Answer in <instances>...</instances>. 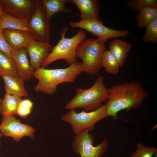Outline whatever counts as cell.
Returning <instances> with one entry per match:
<instances>
[{
	"label": "cell",
	"instance_id": "1",
	"mask_svg": "<svg viewBox=\"0 0 157 157\" xmlns=\"http://www.w3.org/2000/svg\"><path fill=\"white\" fill-rule=\"evenodd\" d=\"M108 89L106 112L108 116L115 119L118 113L122 110L139 107L148 95L147 91L138 82L115 84Z\"/></svg>",
	"mask_w": 157,
	"mask_h": 157
},
{
	"label": "cell",
	"instance_id": "2",
	"mask_svg": "<svg viewBox=\"0 0 157 157\" xmlns=\"http://www.w3.org/2000/svg\"><path fill=\"white\" fill-rule=\"evenodd\" d=\"M82 72L81 63L78 61L64 68L47 69L40 67L35 70L33 74L38 80L35 90L52 94L56 92L59 84L73 83Z\"/></svg>",
	"mask_w": 157,
	"mask_h": 157
},
{
	"label": "cell",
	"instance_id": "3",
	"mask_svg": "<svg viewBox=\"0 0 157 157\" xmlns=\"http://www.w3.org/2000/svg\"><path fill=\"white\" fill-rule=\"evenodd\" d=\"M76 92V95L66 105V109L81 108L86 112L93 111L100 108L108 97V89L101 75L98 76L91 87L87 89L77 88Z\"/></svg>",
	"mask_w": 157,
	"mask_h": 157
},
{
	"label": "cell",
	"instance_id": "4",
	"mask_svg": "<svg viewBox=\"0 0 157 157\" xmlns=\"http://www.w3.org/2000/svg\"><path fill=\"white\" fill-rule=\"evenodd\" d=\"M68 30V27H65L61 30L60 40L56 45L53 47L51 51L42 63L41 67L45 68L59 60H64L69 65L76 61L77 49L86 39V34L83 30L80 29L72 37L67 38L65 37V35Z\"/></svg>",
	"mask_w": 157,
	"mask_h": 157
},
{
	"label": "cell",
	"instance_id": "5",
	"mask_svg": "<svg viewBox=\"0 0 157 157\" xmlns=\"http://www.w3.org/2000/svg\"><path fill=\"white\" fill-rule=\"evenodd\" d=\"M105 42L98 38H89L85 39L79 45L76 56L77 58L82 61L83 72L98 75L102 67V57L106 50Z\"/></svg>",
	"mask_w": 157,
	"mask_h": 157
},
{
	"label": "cell",
	"instance_id": "6",
	"mask_svg": "<svg viewBox=\"0 0 157 157\" xmlns=\"http://www.w3.org/2000/svg\"><path fill=\"white\" fill-rule=\"evenodd\" d=\"M108 116L105 104L90 112L83 110L77 113L75 109L70 110L62 116L61 119L70 124L76 135L85 130H93L97 123Z\"/></svg>",
	"mask_w": 157,
	"mask_h": 157
},
{
	"label": "cell",
	"instance_id": "7",
	"mask_svg": "<svg viewBox=\"0 0 157 157\" xmlns=\"http://www.w3.org/2000/svg\"><path fill=\"white\" fill-rule=\"evenodd\" d=\"M31 32L35 40L49 42L50 24L42 6L40 0H36L34 11L28 22Z\"/></svg>",
	"mask_w": 157,
	"mask_h": 157
},
{
	"label": "cell",
	"instance_id": "8",
	"mask_svg": "<svg viewBox=\"0 0 157 157\" xmlns=\"http://www.w3.org/2000/svg\"><path fill=\"white\" fill-rule=\"evenodd\" d=\"M70 25L72 28H79L84 29L105 42L112 38H124L128 35L129 31L117 30L105 26L100 19H81L78 22H71Z\"/></svg>",
	"mask_w": 157,
	"mask_h": 157
},
{
	"label": "cell",
	"instance_id": "9",
	"mask_svg": "<svg viewBox=\"0 0 157 157\" xmlns=\"http://www.w3.org/2000/svg\"><path fill=\"white\" fill-rule=\"evenodd\" d=\"M85 130L76 135L72 143L74 151L81 155V157H99L104 153L108 146L107 139L103 140L96 146L93 145V135Z\"/></svg>",
	"mask_w": 157,
	"mask_h": 157
},
{
	"label": "cell",
	"instance_id": "10",
	"mask_svg": "<svg viewBox=\"0 0 157 157\" xmlns=\"http://www.w3.org/2000/svg\"><path fill=\"white\" fill-rule=\"evenodd\" d=\"M0 124V132L5 137L12 138L18 142L24 136L34 138L35 129L27 124L22 123L14 115L3 116Z\"/></svg>",
	"mask_w": 157,
	"mask_h": 157
},
{
	"label": "cell",
	"instance_id": "11",
	"mask_svg": "<svg viewBox=\"0 0 157 157\" xmlns=\"http://www.w3.org/2000/svg\"><path fill=\"white\" fill-rule=\"evenodd\" d=\"M5 12L28 22L34 11L35 0H0Z\"/></svg>",
	"mask_w": 157,
	"mask_h": 157
},
{
	"label": "cell",
	"instance_id": "12",
	"mask_svg": "<svg viewBox=\"0 0 157 157\" xmlns=\"http://www.w3.org/2000/svg\"><path fill=\"white\" fill-rule=\"evenodd\" d=\"M49 42L33 39L26 48L30 58V64L34 70L41 67V65L47 57L52 47Z\"/></svg>",
	"mask_w": 157,
	"mask_h": 157
},
{
	"label": "cell",
	"instance_id": "13",
	"mask_svg": "<svg viewBox=\"0 0 157 157\" xmlns=\"http://www.w3.org/2000/svg\"><path fill=\"white\" fill-rule=\"evenodd\" d=\"M28 55L26 48L13 49L11 54L16 64L18 76L25 81H28L32 78L35 71L29 63Z\"/></svg>",
	"mask_w": 157,
	"mask_h": 157
},
{
	"label": "cell",
	"instance_id": "14",
	"mask_svg": "<svg viewBox=\"0 0 157 157\" xmlns=\"http://www.w3.org/2000/svg\"><path fill=\"white\" fill-rule=\"evenodd\" d=\"M2 31L6 42L13 49L26 48L34 39L29 32L25 31L10 28Z\"/></svg>",
	"mask_w": 157,
	"mask_h": 157
},
{
	"label": "cell",
	"instance_id": "15",
	"mask_svg": "<svg viewBox=\"0 0 157 157\" xmlns=\"http://www.w3.org/2000/svg\"><path fill=\"white\" fill-rule=\"evenodd\" d=\"M79 9L81 19H100L101 3L98 0H70Z\"/></svg>",
	"mask_w": 157,
	"mask_h": 157
},
{
	"label": "cell",
	"instance_id": "16",
	"mask_svg": "<svg viewBox=\"0 0 157 157\" xmlns=\"http://www.w3.org/2000/svg\"><path fill=\"white\" fill-rule=\"evenodd\" d=\"M4 84L6 93L22 97H27L25 81L19 76L5 75L1 76Z\"/></svg>",
	"mask_w": 157,
	"mask_h": 157
},
{
	"label": "cell",
	"instance_id": "17",
	"mask_svg": "<svg viewBox=\"0 0 157 157\" xmlns=\"http://www.w3.org/2000/svg\"><path fill=\"white\" fill-rule=\"evenodd\" d=\"M131 47L129 43L115 38L109 43L108 50L116 59L121 67L124 65Z\"/></svg>",
	"mask_w": 157,
	"mask_h": 157
},
{
	"label": "cell",
	"instance_id": "18",
	"mask_svg": "<svg viewBox=\"0 0 157 157\" xmlns=\"http://www.w3.org/2000/svg\"><path fill=\"white\" fill-rule=\"evenodd\" d=\"M48 20L49 21L55 14L59 12L73 13L71 10L66 9L65 5L70 0H40Z\"/></svg>",
	"mask_w": 157,
	"mask_h": 157
},
{
	"label": "cell",
	"instance_id": "19",
	"mask_svg": "<svg viewBox=\"0 0 157 157\" xmlns=\"http://www.w3.org/2000/svg\"><path fill=\"white\" fill-rule=\"evenodd\" d=\"M5 28L19 30L28 32L30 33L31 32L27 22L5 12L0 21V30H2Z\"/></svg>",
	"mask_w": 157,
	"mask_h": 157
},
{
	"label": "cell",
	"instance_id": "20",
	"mask_svg": "<svg viewBox=\"0 0 157 157\" xmlns=\"http://www.w3.org/2000/svg\"><path fill=\"white\" fill-rule=\"evenodd\" d=\"M22 100L21 97L6 93L1 103L0 113L2 116L17 114L18 108Z\"/></svg>",
	"mask_w": 157,
	"mask_h": 157
},
{
	"label": "cell",
	"instance_id": "21",
	"mask_svg": "<svg viewBox=\"0 0 157 157\" xmlns=\"http://www.w3.org/2000/svg\"><path fill=\"white\" fill-rule=\"evenodd\" d=\"M18 76L14 60L0 51V76L5 75Z\"/></svg>",
	"mask_w": 157,
	"mask_h": 157
},
{
	"label": "cell",
	"instance_id": "22",
	"mask_svg": "<svg viewBox=\"0 0 157 157\" xmlns=\"http://www.w3.org/2000/svg\"><path fill=\"white\" fill-rule=\"evenodd\" d=\"M157 19V8L149 7L141 10L136 17L137 26L143 28L149 24Z\"/></svg>",
	"mask_w": 157,
	"mask_h": 157
},
{
	"label": "cell",
	"instance_id": "23",
	"mask_svg": "<svg viewBox=\"0 0 157 157\" xmlns=\"http://www.w3.org/2000/svg\"><path fill=\"white\" fill-rule=\"evenodd\" d=\"M101 64L105 71L113 75H117L120 67L117 61L109 50H106L101 58Z\"/></svg>",
	"mask_w": 157,
	"mask_h": 157
},
{
	"label": "cell",
	"instance_id": "24",
	"mask_svg": "<svg viewBox=\"0 0 157 157\" xmlns=\"http://www.w3.org/2000/svg\"><path fill=\"white\" fill-rule=\"evenodd\" d=\"M126 5L131 10L140 12L142 9L149 7L157 8V0H130Z\"/></svg>",
	"mask_w": 157,
	"mask_h": 157
},
{
	"label": "cell",
	"instance_id": "25",
	"mask_svg": "<svg viewBox=\"0 0 157 157\" xmlns=\"http://www.w3.org/2000/svg\"><path fill=\"white\" fill-rule=\"evenodd\" d=\"M145 33L142 38L145 42L156 43L157 42V19L148 24L146 26Z\"/></svg>",
	"mask_w": 157,
	"mask_h": 157
},
{
	"label": "cell",
	"instance_id": "26",
	"mask_svg": "<svg viewBox=\"0 0 157 157\" xmlns=\"http://www.w3.org/2000/svg\"><path fill=\"white\" fill-rule=\"evenodd\" d=\"M157 152V149L154 147H147L140 142L137 144L136 150L131 154L130 157H152Z\"/></svg>",
	"mask_w": 157,
	"mask_h": 157
},
{
	"label": "cell",
	"instance_id": "27",
	"mask_svg": "<svg viewBox=\"0 0 157 157\" xmlns=\"http://www.w3.org/2000/svg\"><path fill=\"white\" fill-rule=\"evenodd\" d=\"M33 106V102L30 100H22L18 108L17 115L25 118L31 113Z\"/></svg>",
	"mask_w": 157,
	"mask_h": 157
},
{
	"label": "cell",
	"instance_id": "28",
	"mask_svg": "<svg viewBox=\"0 0 157 157\" xmlns=\"http://www.w3.org/2000/svg\"><path fill=\"white\" fill-rule=\"evenodd\" d=\"M13 49L9 45L3 36L2 30H0V51H2L10 57Z\"/></svg>",
	"mask_w": 157,
	"mask_h": 157
},
{
	"label": "cell",
	"instance_id": "29",
	"mask_svg": "<svg viewBox=\"0 0 157 157\" xmlns=\"http://www.w3.org/2000/svg\"><path fill=\"white\" fill-rule=\"evenodd\" d=\"M5 12L0 1V21L2 18Z\"/></svg>",
	"mask_w": 157,
	"mask_h": 157
},
{
	"label": "cell",
	"instance_id": "30",
	"mask_svg": "<svg viewBox=\"0 0 157 157\" xmlns=\"http://www.w3.org/2000/svg\"><path fill=\"white\" fill-rule=\"evenodd\" d=\"M2 136H3V135H2V134L0 132V145H1V142L0 140H1V138H2Z\"/></svg>",
	"mask_w": 157,
	"mask_h": 157
},
{
	"label": "cell",
	"instance_id": "31",
	"mask_svg": "<svg viewBox=\"0 0 157 157\" xmlns=\"http://www.w3.org/2000/svg\"><path fill=\"white\" fill-rule=\"evenodd\" d=\"M2 99H0V113L1 112V102Z\"/></svg>",
	"mask_w": 157,
	"mask_h": 157
}]
</instances>
